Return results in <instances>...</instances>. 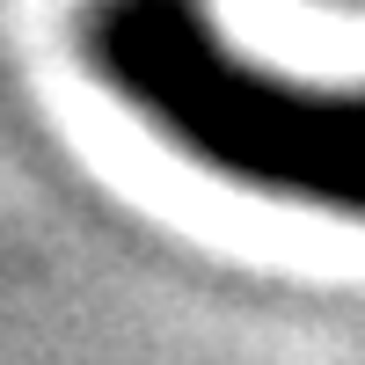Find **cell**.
I'll return each mask as SVG.
<instances>
[{
	"instance_id": "1",
	"label": "cell",
	"mask_w": 365,
	"mask_h": 365,
	"mask_svg": "<svg viewBox=\"0 0 365 365\" xmlns=\"http://www.w3.org/2000/svg\"><path fill=\"white\" fill-rule=\"evenodd\" d=\"M81 58L175 154L256 197L365 220V88L299 81L220 37L205 0H88Z\"/></svg>"
}]
</instances>
